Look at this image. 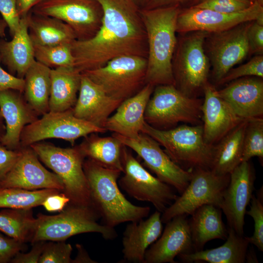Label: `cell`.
Masks as SVG:
<instances>
[{
  "instance_id": "9a60e30c",
  "label": "cell",
  "mask_w": 263,
  "mask_h": 263,
  "mask_svg": "<svg viewBox=\"0 0 263 263\" xmlns=\"http://www.w3.org/2000/svg\"><path fill=\"white\" fill-rule=\"evenodd\" d=\"M112 135L135 152L143 160L144 166L159 180L172 187L180 194L184 191L191 180L192 171L184 169L173 162L153 138L143 132L134 138L115 133Z\"/></svg>"
},
{
  "instance_id": "d4e9b609",
  "label": "cell",
  "mask_w": 263,
  "mask_h": 263,
  "mask_svg": "<svg viewBox=\"0 0 263 263\" xmlns=\"http://www.w3.org/2000/svg\"><path fill=\"white\" fill-rule=\"evenodd\" d=\"M161 213L156 210L147 219L131 222L123 234L122 263H144L149 247L162 233Z\"/></svg>"
},
{
  "instance_id": "52a82bcc",
  "label": "cell",
  "mask_w": 263,
  "mask_h": 263,
  "mask_svg": "<svg viewBox=\"0 0 263 263\" xmlns=\"http://www.w3.org/2000/svg\"><path fill=\"white\" fill-rule=\"evenodd\" d=\"M29 147L62 180L63 192L70 199L69 203L93 206L88 182L83 169L85 157L78 146L63 148L38 142Z\"/></svg>"
},
{
  "instance_id": "7dc6e473",
  "label": "cell",
  "mask_w": 263,
  "mask_h": 263,
  "mask_svg": "<svg viewBox=\"0 0 263 263\" xmlns=\"http://www.w3.org/2000/svg\"><path fill=\"white\" fill-rule=\"evenodd\" d=\"M24 80L3 70L0 65V92L14 90L23 93Z\"/></svg>"
},
{
  "instance_id": "1f68e13d",
  "label": "cell",
  "mask_w": 263,
  "mask_h": 263,
  "mask_svg": "<svg viewBox=\"0 0 263 263\" xmlns=\"http://www.w3.org/2000/svg\"><path fill=\"white\" fill-rule=\"evenodd\" d=\"M124 145L113 136L101 137L92 133L84 137L78 147L85 158L110 169L123 172V149Z\"/></svg>"
},
{
  "instance_id": "5bb4252c",
  "label": "cell",
  "mask_w": 263,
  "mask_h": 263,
  "mask_svg": "<svg viewBox=\"0 0 263 263\" xmlns=\"http://www.w3.org/2000/svg\"><path fill=\"white\" fill-rule=\"evenodd\" d=\"M252 21L207 33L204 49L211 67L212 78L216 85L229 70L249 55L247 33Z\"/></svg>"
},
{
  "instance_id": "ffe728a7",
  "label": "cell",
  "mask_w": 263,
  "mask_h": 263,
  "mask_svg": "<svg viewBox=\"0 0 263 263\" xmlns=\"http://www.w3.org/2000/svg\"><path fill=\"white\" fill-rule=\"evenodd\" d=\"M187 217L177 216L166 223L162 234L147 250L144 263H175L179 254L193 251Z\"/></svg>"
},
{
  "instance_id": "7a4b0ae2",
  "label": "cell",
  "mask_w": 263,
  "mask_h": 263,
  "mask_svg": "<svg viewBox=\"0 0 263 263\" xmlns=\"http://www.w3.org/2000/svg\"><path fill=\"white\" fill-rule=\"evenodd\" d=\"M177 5L139 9L147 36L148 54L145 84L173 85L172 61L177 38Z\"/></svg>"
},
{
  "instance_id": "8992f818",
  "label": "cell",
  "mask_w": 263,
  "mask_h": 263,
  "mask_svg": "<svg viewBox=\"0 0 263 263\" xmlns=\"http://www.w3.org/2000/svg\"><path fill=\"white\" fill-rule=\"evenodd\" d=\"M207 33L190 32L177 39L172 61L174 86L190 97H199L209 82L210 65L204 46Z\"/></svg>"
},
{
  "instance_id": "4316f807",
  "label": "cell",
  "mask_w": 263,
  "mask_h": 263,
  "mask_svg": "<svg viewBox=\"0 0 263 263\" xmlns=\"http://www.w3.org/2000/svg\"><path fill=\"white\" fill-rule=\"evenodd\" d=\"M188 220L193 251L203 250L206 243L214 239H226L228 230L223 222L222 211L213 205L197 208Z\"/></svg>"
},
{
  "instance_id": "60d3db41",
  "label": "cell",
  "mask_w": 263,
  "mask_h": 263,
  "mask_svg": "<svg viewBox=\"0 0 263 263\" xmlns=\"http://www.w3.org/2000/svg\"><path fill=\"white\" fill-rule=\"evenodd\" d=\"M254 2L248 0H202L192 6L223 13H233L248 8Z\"/></svg>"
},
{
  "instance_id": "681fc988",
  "label": "cell",
  "mask_w": 263,
  "mask_h": 263,
  "mask_svg": "<svg viewBox=\"0 0 263 263\" xmlns=\"http://www.w3.org/2000/svg\"><path fill=\"white\" fill-rule=\"evenodd\" d=\"M202 0H147L145 9H152L170 5H191L194 6Z\"/></svg>"
},
{
  "instance_id": "f1b7e54d",
  "label": "cell",
  "mask_w": 263,
  "mask_h": 263,
  "mask_svg": "<svg viewBox=\"0 0 263 263\" xmlns=\"http://www.w3.org/2000/svg\"><path fill=\"white\" fill-rule=\"evenodd\" d=\"M81 77V73L74 67L51 69L49 111L62 112L74 107Z\"/></svg>"
},
{
  "instance_id": "ac0fdd59",
  "label": "cell",
  "mask_w": 263,
  "mask_h": 263,
  "mask_svg": "<svg viewBox=\"0 0 263 263\" xmlns=\"http://www.w3.org/2000/svg\"><path fill=\"white\" fill-rule=\"evenodd\" d=\"M0 187L19 188L28 190L53 188L64 190L62 180L54 172L45 169L30 147L21 148V154L0 181Z\"/></svg>"
},
{
  "instance_id": "d6a6232c",
  "label": "cell",
  "mask_w": 263,
  "mask_h": 263,
  "mask_svg": "<svg viewBox=\"0 0 263 263\" xmlns=\"http://www.w3.org/2000/svg\"><path fill=\"white\" fill-rule=\"evenodd\" d=\"M51 68L35 60L24 77V97L38 115L49 111Z\"/></svg>"
},
{
  "instance_id": "7c38bea8",
  "label": "cell",
  "mask_w": 263,
  "mask_h": 263,
  "mask_svg": "<svg viewBox=\"0 0 263 263\" xmlns=\"http://www.w3.org/2000/svg\"><path fill=\"white\" fill-rule=\"evenodd\" d=\"M122 160L124 175L118 184L130 196L151 203L161 213L177 198L174 188L150 174L125 146Z\"/></svg>"
},
{
  "instance_id": "c3c4849f",
  "label": "cell",
  "mask_w": 263,
  "mask_h": 263,
  "mask_svg": "<svg viewBox=\"0 0 263 263\" xmlns=\"http://www.w3.org/2000/svg\"><path fill=\"white\" fill-rule=\"evenodd\" d=\"M70 202L69 197L63 192H60L47 197L42 206L49 212L61 211Z\"/></svg>"
},
{
  "instance_id": "3957f363",
  "label": "cell",
  "mask_w": 263,
  "mask_h": 263,
  "mask_svg": "<svg viewBox=\"0 0 263 263\" xmlns=\"http://www.w3.org/2000/svg\"><path fill=\"white\" fill-rule=\"evenodd\" d=\"M83 169L92 206L103 225L114 227L121 223L139 221L148 216L150 207L133 205L121 192L118 184L121 171L104 168L88 158L84 160Z\"/></svg>"
},
{
  "instance_id": "4dcf8cb0",
  "label": "cell",
  "mask_w": 263,
  "mask_h": 263,
  "mask_svg": "<svg viewBox=\"0 0 263 263\" xmlns=\"http://www.w3.org/2000/svg\"><path fill=\"white\" fill-rule=\"evenodd\" d=\"M27 19L29 35L33 45L72 44L76 40L71 27L59 19L30 12Z\"/></svg>"
},
{
  "instance_id": "44dd1931",
  "label": "cell",
  "mask_w": 263,
  "mask_h": 263,
  "mask_svg": "<svg viewBox=\"0 0 263 263\" xmlns=\"http://www.w3.org/2000/svg\"><path fill=\"white\" fill-rule=\"evenodd\" d=\"M228 83L216 93L235 113L244 120L263 118V78L244 77Z\"/></svg>"
},
{
  "instance_id": "f6af8a7d",
  "label": "cell",
  "mask_w": 263,
  "mask_h": 263,
  "mask_svg": "<svg viewBox=\"0 0 263 263\" xmlns=\"http://www.w3.org/2000/svg\"><path fill=\"white\" fill-rule=\"evenodd\" d=\"M21 154V148L12 150L3 146L0 142V181L12 169Z\"/></svg>"
},
{
  "instance_id": "ba28073f",
  "label": "cell",
  "mask_w": 263,
  "mask_h": 263,
  "mask_svg": "<svg viewBox=\"0 0 263 263\" xmlns=\"http://www.w3.org/2000/svg\"><path fill=\"white\" fill-rule=\"evenodd\" d=\"M203 101L186 96L173 85H158L147 103L144 119L150 126L161 130L175 128L180 123L202 125Z\"/></svg>"
},
{
  "instance_id": "f35d334b",
  "label": "cell",
  "mask_w": 263,
  "mask_h": 263,
  "mask_svg": "<svg viewBox=\"0 0 263 263\" xmlns=\"http://www.w3.org/2000/svg\"><path fill=\"white\" fill-rule=\"evenodd\" d=\"M248 76L263 78V56L257 55L246 63L235 68H231L218 82L222 85L234 80Z\"/></svg>"
},
{
  "instance_id": "db71d44e",
  "label": "cell",
  "mask_w": 263,
  "mask_h": 263,
  "mask_svg": "<svg viewBox=\"0 0 263 263\" xmlns=\"http://www.w3.org/2000/svg\"><path fill=\"white\" fill-rule=\"evenodd\" d=\"M132 0L136 4L138 2L144 1L145 0Z\"/></svg>"
},
{
  "instance_id": "ab89813d",
  "label": "cell",
  "mask_w": 263,
  "mask_h": 263,
  "mask_svg": "<svg viewBox=\"0 0 263 263\" xmlns=\"http://www.w3.org/2000/svg\"><path fill=\"white\" fill-rule=\"evenodd\" d=\"M72 250L65 241H46L38 263H72Z\"/></svg>"
},
{
  "instance_id": "6da1fadb",
  "label": "cell",
  "mask_w": 263,
  "mask_h": 263,
  "mask_svg": "<svg viewBox=\"0 0 263 263\" xmlns=\"http://www.w3.org/2000/svg\"><path fill=\"white\" fill-rule=\"evenodd\" d=\"M97 0L103 10L101 26L92 38L72 43L74 67L81 73L122 56L147 58V36L137 4L132 0Z\"/></svg>"
},
{
  "instance_id": "2e32d148",
  "label": "cell",
  "mask_w": 263,
  "mask_h": 263,
  "mask_svg": "<svg viewBox=\"0 0 263 263\" xmlns=\"http://www.w3.org/2000/svg\"><path fill=\"white\" fill-rule=\"evenodd\" d=\"M250 21L263 24V6L257 1L248 8L233 13H223L191 6L179 13L176 22V32H218Z\"/></svg>"
},
{
  "instance_id": "f907efd6",
  "label": "cell",
  "mask_w": 263,
  "mask_h": 263,
  "mask_svg": "<svg viewBox=\"0 0 263 263\" xmlns=\"http://www.w3.org/2000/svg\"><path fill=\"white\" fill-rule=\"evenodd\" d=\"M43 0H16L18 13L20 18L26 16L32 8Z\"/></svg>"
},
{
  "instance_id": "30bf717a",
  "label": "cell",
  "mask_w": 263,
  "mask_h": 263,
  "mask_svg": "<svg viewBox=\"0 0 263 263\" xmlns=\"http://www.w3.org/2000/svg\"><path fill=\"white\" fill-rule=\"evenodd\" d=\"M229 174L220 175L211 169H197L184 191L161 214L163 223L179 215H192L200 207L213 205L221 207Z\"/></svg>"
},
{
  "instance_id": "b9f144b4",
  "label": "cell",
  "mask_w": 263,
  "mask_h": 263,
  "mask_svg": "<svg viewBox=\"0 0 263 263\" xmlns=\"http://www.w3.org/2000/svg\"><path fill=\"white\" fill-rule=\"evenodd\" d=\"M0 14L3 25L8 26L12 37L19 28L21 18L17 10L16 0H0Z\"/></svg>"
},
{
  "instance_id": "cb8c5ba5",
  "label": "cell",
  "mask_w": 263,
  "mask_h": 263,
  "mask_svg": "<svg viewBox=\"0 0 263 263\" xmlns=\"http://www.w3.org/2000/svg\"><path fill=\"white\" fill-rule=\"evenodd\" d=\"M154 88L146 84L135 95L122 101L115 113L107 119L104 127L107 131L129 138L137 136L145 122L146 108Z\"/></svg>"
},
{
  "instance_id": "74e56055",
  "label": "cell",
  "mask_w": 263,
  "mask_h": 263,
  "mask_svg": "<svg viewBox=\"0 0 263 263\" xmlns=\"http://www.w3.org/2000/svg\"><path fill=\"white\" fill-rule=\"evenodd\" d=\"M262 187L257 193L253 194L249 210L246 213L251 216L254 222V232L252 236L247 237L249 244H253L260 251L263 250V195Z\"/></svg>"
},
{
  "instance_id": "8d00e7d4",
  "label": "cell",
  "mask_w": 263,
  "mask_h": 263,
  "mask_svg": "<svg viewBox=\"0 0 263 263\" xmlns=\"http://www.w3.org/2000/svg\"><path fill=\"white\" fill-rule=\"evenodd\" d=\"M253 157L263 159V118L247 121L244 142L242 162L248 161Z\"/></svg>"
},
{
  "instance_id": "7bdbcfd3",
  "label": "cell",
  "mask_w": 263,
  "mask_h": 263,
  "mask_svg": "<svg viewBox=\"0 0 263 263\" xmlns=\"http://www.w3.org/2000/svg\"><path fill=\"white\" fill-rule=\"evenodd\" d=\"M247 38L249 54L263 55V24L253 21L248 29Z\"/></svg>"
},
{
  "instance_id": "816d5d0a",
  "label": "cell",
  "mask_w": 263,
  "mask_h": 263,
  "mask_svg": "<svg viewBox=\"0 0 263 263\" xmlns=\"http://www.w3.org/2000/svg\"><path fill=\"white\" fill-rule=\"evenodd\" d=\"M75 247L77 249V253L75 258L74 259H73L72 263H97L90 258L88 253L82 245L77 244H75Z\"/></svg>"
},
{
  "instance_id": "d6986e66",
  "label": "cell",
  "mask_w": 263,
  "mask_h": 263,
  "mask_svg": "<svg viewBox=\"0 0 263 263\" xmlns=\"http://www.w3.org/2000/svg\"><path fill=\"white\" fill-rule=\"evenodd\" d=\"M201 107L203 134L206 142L214 145L244 119L239 117L216 93L208 82L205 86Z\"/></svg>"
},
{
  "instance_id": "e0dca14e",
  "label": "cell",
  "mask_w": 263,
  "mask_h": 263,
  "mask_svg": "<svg viewBox=\"0 0 263 263\" xmlns=\"http://www.w3.org/2000/svg\"><path fill=\"white\" fill-rule=\"evenodd\" d=\"M255 179L249 161L242 162L229 174V181L223 193L220 208L229 228L240 235H244V216L253 194Z\"/></svg>"
},
{
  "instance_id": "e575fe53",
  "label": "cell",
  "mask_w": 263,
  "mask_h": 263,
  "mask_svg": "<svg viewBox=\"0 0 263 263\" xmlns=\"http://www.w3.org/2000/svg\"><path fill=\"white\" fill-rule=\"evenodd\" d=\"M60 192L53 188L31 190L0 187V208L31 209L42 206L47 197Z\"/></svg>"
},
{
  "instance_id": "f546056e",
  "label": "cell",
  "mask_w": 263,
  "mask_h": 263,
  "mask_svg": "<svg viewBox=\"0 0 263 263\" xmlns=\"http://www.w3.org/2000/svg\"><path fill=\"white\" fill-rule=\"evenodd\" d=\"M247 120H244L213 146L211 170L215 173L229 174L242 162L243 142Z\"/></svg>"
},
{
  "instance_id": "836d02e7",
  "label": "cell",
  "mask_w": 263,
  "mask_h": 263,
  "mask_svg": "<svg viewBox=\"0 0 263 263\" xmlns=\"http://www.w3.org/2000/svg\"><path fill=\"white\" fill-rule=\"evenodd\" d=\"M36 224L32 208H6L0 211V231L22 243L30 242Z\"/></svg>"
},
{
  "instance_id": "7402d4cb",
  "label": "cell",
  "mask_w": 263,
  "mask_h": 263,
  "mask_svg": "<svg viewBox=\"0 0 263 263\" xmlns=\"http://www.w3.org/2000/svg\"><path fill=\"white\" fill-rule=\"evenodd\" d=\"M22 94L14 90L0 92V113L5 122V133L0 143L12 150L21 149L20 137L23 128L39 116Z\"/></svg>"
},
{
  "instance_id": "8fae6325",
  "label": "cell",
  "mask_w": 263,
  "mask_h": 263,
  "mask_svg": "<svg viewBox=\"0 0 263 263\" xmlns=\"http://www.w3.org/2000/svg\"><path fill=\"white\" fill-rule=\"evenodd\" d=\"M107 130L75 116L73 108L62 112H50L26 125L20 137L21 148L50 139H60L72 146L80 137L92 133H104Z\"/></svg>"
},
{
  "instance_id": "11a10c76",
  "label": "cell",
  "mask_w": 263,
  "mask_h": 263,
  "mask_svg": "<svg viewBox=\"0 0 263 263\" xmlns=\"http://www.w3.org/2000/svg\"><path fill=\"white\" fill-rule=\"evenodd\" d=\"M257 1H258L262 6L263 5V0H257Z\"/></svg>"
},
{
  "instance_id": "5b68a950",
  "label": "cell",
  "mask_w": 263,
  "mask_h": 263,
  "mask_svg": "<svg viewBox=\"0 0 263 263\" xmlns=\"http://www.w3.org/2000/svg\"><path fill=\"white\" fill-rule=\"evenodd\" d=\"M100 216L92 206L69 203L56 215H37L36 226L30 242L65 241L70 237L85 233H98L106 240L117 236L114 227L98 223Z\"/></svg>"
},
{
  "instance_id": "4fadbf2b",
  "label": "cell",
  "mask_w": 263,
  "mask_h": 263,
  "mask_svg": "<svg viewBox=\"0 0 263 263\" xmlns=\"http://www.w3.org/2000/svg\"><path fill=\"white\" fill-rule=\"evenodd\" d=\"M30 12L62 20L71 27L78 40L88 39L95 35L103 14L97 0H43Z\"/></svg>"
},
{
  "instance_id": "bcb514c9",
  "label": "cell",
  "mask_w": 263,
  "mask_h": 263,
  "mask_svg": "<svg viewBox=\"0 0 263 263\" xmlns=\"http://www.w3.org/2000/svg\"><path fill=\"white\" fill-rule=\"evenodd\" d=\"M46 241H39L33 244L31 250L26 253L20 251L11 260L12 263H38L44 244Z\"/></svg>"
},
{
  "instance_id": "f5cc1de1",
  "label": "cell",
  "mask_w": 263,
  "mask_h": 263,
  "mask_svg": "<svg viewBox=\"0 0 263 263\" xmlns=\"http://www.w3.org/2000/svg\"><path fill=\"white\" fill-rule=\"evenodd\" d=\"M5 133V125L3 123V118L0 113V142Z\"/></svg>"
},
{
  "instance_id": "6f0895ef",
  "label": "cell",
  "mask_w": 263,
  "mask_h": 263,
  "mask_svg": "<svg viewBox=\"0 0 263 263\" xmlns=\"http://www.w3.org/2000/svg\"><path fill=\"white\" fill-rule=\"evenodd\" d=\"M1 21V19H0V22Z\"/></svg>"
},
{
  "instance_id": "ee69618b",
  "label": "cell",
  "mask_w": 263,
  "mask_h": 263,
  "mask_svg": "<svg viewBox=\"0 0 263 263\" xmlns=\"http://www.w3.org/2000/svg\"><path fill=\"white\" fill-rule=\"evenodd\" d=\"M24 243L0 233V263L10 262L24 248Z\"/></svg>"
},
{
  "instance_id": "9f6ffc18",
  "label": "cell",
  "mask_w": 263,
  "mask_h": 263,
  "mask_svg": "<svg viewBox=\"0 0 263 263\" xmlns=\"http://www.w3.org/2000/svg\"><path fill=\"white\" fill-rule=\"evenodd\" d=\"M250 0V1H253V2L257 1V0Z\"/></svg>"
},
{
  "instance_id": "83f0119b",
  "label": "cell",
  "mask_w": 263,
  "mask_h": 263,
  "mask_svg": "<svg viewBox=\"0 0 263 263\" xmlns=\"http://www.w3.org/2000/svg\"><path fill=\"white\" fill-rule=\"evenodd\" d=\"M249 244L247 237L229 228L225 243L216 248L182 253L177 257L184 263H244Z\"/></svg>"
},
{
  "instance_id": "9c48e42d",
  "label": "cell",
  "mask_w": 263,
  "mask_h": 263,
  "mask_svg": "<svg viewBox=\"0 0 263 263\" xmlns=\"http://www.w3.org/2000/svg\"><path fill=\"white\" fill-rule=\"evenodd\" d=\"M145 57L125 55L104 66L81 73L100 86L110 96L123 101L140 91L145 84Z\"/></svg>"
},
{
  "instance_id": "277c9868",
  "label": "cell",
  "mask_w": 263,
  "mask_h": 263,
  "mask_svg": "<svg viewBox=\"0 0 263 263\" xmlns=\"http://www.w3.org/2000/svg\"><path fill=\"white\" fill-rule=\"evenodd\" d=\"M141 132L163 147L172 161L184 169L191 171L197 169H211L214 145L205 140L202 125L184 124L161 130L145 122Z\"/></svg>"
},
{
  "instance_id": "d590c367",
  "label": "cell",
  "mask_w": 263,
  "mask_h": 263,
  "mask_svg": "<svg viewBox=\"0 0 263 263\" xmlns=\"http://www.w3.org/2000/svg\"><path fill=\"white\" fill-rule=\"evenodd\" d=\"M34 56L36 61L51 68L59 67H74L71 44L54 46L34 45Z\"/></svg>"
},
{
  "instance_id": "484cf974",
  "label": "cell",
  "mask_w": 263,
  "mask_h": 263,
  "mask_svg": "<svg viewBox=\"0 0 263 263\" xmlns=\"http://www.w3.org/2000/svg\"><path fill=\"white\" fill-rule=\"evenodd\" d=\"M35 60L27 15L21 18L19 26L10 41L0 40V62L7 67L10 74L23 78Z\"/></svg>"
},
{
  "instance_id": "603a6c76",
  "label": "cell",
  "mask_w": 263,
  "mask_h": 263,
  "mask_svg": "<svg viewBox=\"0 0 263 263\" xmlns=\"http://www.w3.org/2000/svg\"><path fill=\"white\" fill-rule=\"evenodd\" d=\"M121 102L108 95L100 86L81 73L78 95L73 108L75 116L104 128L107 119Z\"/></svg>"
}]
</instances>
